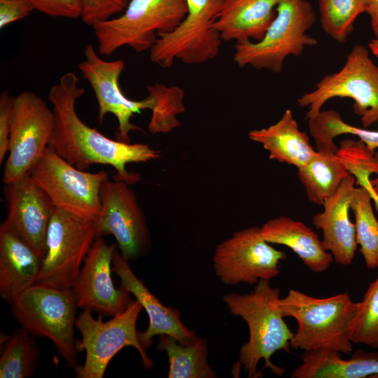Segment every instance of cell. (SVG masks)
<instances>
[{
    "mask_svg": "<svg viewBox=\"0 0 378 378\" xmlns=\"http://www.w3.org/2000/svg\"><path fill=\"white\" fill-rule=\"evenodd\" d=\"M85 92L73 72L63 74L48 94L52 105L54 127L49 146L69 164L80 170L92 164H108L114 168L113 178L130 186L141 180L139 173L130 172L126 165L146 162L161 156L160 150L146 144H130L113 140L86 125L78 116L76 101Z\"/></svg>",
    "mask_w": 378,
    "mask_h": 378,
    "instance_id": "obj_1",
    "label": "cell"
},
{
    "mask_svg": "<svg viewBox=\"0 0 378 378\" xmlns=\"http://www.w3.org/2000/svg\"><path fill=\"white\" fill-rule=\"evenodd\" d=\"M248 293H231L223 301L232 315L241 317L248 328V340L240 348L239 365L248 377L259 375L257 367L265 360L264 368L282 375L285 370L274 365L270 358L278 351H290L294 333L284 320L279 307L280 290L272 287L269 280H260Z\"/></svg>",
    "mask_w": 378,
    "mask_h": 378,
    "instance_id": "obj_2",
    "label": "cell"
},
{
    "mask_svg": "<svg viewBox=\"0 0 378 378\" xmlns=\"http://www.w3.org/2000/svg\"><path fill=\"white\" fill-rule=\"evenodd\" d=\"M358 307L359 302L352 301L346 292L316 298L292 288L279 302L284 317L295 318L298 325L291 348L345 354L352 351L349 329Z\"/></svg>",
    "mask_w": 378,
    "mask_h": 378,
    "instance_id": "obj_3",
    "label": "cell"
},
{
    "mask_svg": "<svg viewBox=\"0 0 378 378\" xmlns=\"http://www.w3.org/2000/svg\"><path fill=\"white\" fill-rule=\"evenodd\" d=\"M276 17L260 41L235 43L233 61L239 67L250 66L279 74L287 57H298L318 41L307 31L316 21L315 11L307 0H283Z\"/></svg>",
    "mask_w": 378,
    "mask_h": 378,
    "instance_id": "obj_4",
    "label": "cell"
},
{
    "mask_svg": "<svg viewBox=\"0 0 378 378\" xmlns=\"http://www.w3.org/2000/svg\"><path fill=\"white\" fill-rule=\"evenodd\" d=\"M188 12L186 0H130L125 12L92 27L100 55L128 46L150 50L161 34L175 29Z\"/></svg>",
    "mask_w": 378,
    "mask_h": 378,
    "instance_id": "obj_5",
    "label": "cell"
},
{
    "mask_svg": "<svg viewBox=\"0 0 378 378\" xmlns=\"http://www.w3.org/2000/svg\"><path fill=\"white\" fill-rule=\"evenodd\" d=\"M72 289L35 284L12 304L21 327L35 337L49 339L68 367L75 368L80 349L74 338L78 309Z\"/></svg>",
    "mask_w": 378,
    "mask_h": 378,
    "instance_id": "obj_6",
    "label": "cell"
},
{
    "mask_svg": "<svg viewBox=\"0 0 378 378\" xmlns=\"http://www.w3.org/2000/svg\"><path fill=\"white\" fill-rule=\"evenodd\" d=\"M335 97L354 99V112L360 117L364 128L378 121V65L365 46H354L338 71L323 76L312 91L304 93L297 102L307 109L306 118L309 120Z\"/></svg>",
    "mask_w": 378,
    "mask_h": 378,
    "instance_id": "obj_7",
    "label": "cell"
},
{
    "mask_svg": "<svg viewBox=\"0 0 378 378\" xmlns=\"http://www.w3.org/2000/svg\"><path fill=\"white\" fill-rule=\"evenodd\" d=\"M143 309L141 303L131 300L127 307L107 321L102 315L95 319L92 311L83 310L76 318V327L82 339L78 348L85 351L83 365L74 368L77 378H102L112 358L123 348L133 346L141 359L143 367L149 370L153 362L142 348L136 329V322Z\"/></svg>",
    "mask_w": 378,
    "mask_h": 378,
    "instance_id": "obj_8",
    "label": "cell"
},
{
    "mask_svg": "<svg viewBox=\"0 0 378 378\" xmlns=\"http://www.w3.org/2000/svg\"><path fill=\"white\" fill-rule=\"evenodd\" d=\"M96 238V221L54 206L35 284L71 289Z\"/></svg>",
    "mask_w": 378,
    "mask_h": 378,
    "instance_id": "obj_9",
    "label": "cell"
},
{
    "mask_svg": "<svg viewBox=\"0 0 378 378\" xmlns=\"http://www.w3.org/2000/svg\"><path fill=\"white\" fill-rule=\"evenodd\" d=\"M29 174L54 206L97 221L102 211V192L108 174L91 173L74 167L48 146Z\"/></svg>",
    "mask_w": 378,
    "mask_h": 378,
    "instance_id": "obj_10",
    "label": "cell"
},
{
    "mask_svg": "<svg viewBox=\"0 0 378 378\" xmlns=\"http://www.w3.org/2000/svg\"><path fill=\"white\" fill-rule=\"evenodd\" d=\"M222 0H186L188 12L172 31L158 36L150 50V59L162 68L176 59L200 64L218 56L222 38L214 22Z\"/></svg>",
    "mask_w": 378,
    "mask_h": 378,
    "instance_id": "obj_11",
    "label": "cell"
},
{
    "mask_svg": "<svg viewBox=\"0 0 378 378\" xmlns=\"http://www.w3.org/2000/svg\"><path fill=\"white\" fill-rule=\"evenodd\" d=\"M53 127L52 109L43 99L27 90L14 97L4 184L29 174L48 146Z\"/></svg>",
    "mask_w": 378,
    "mask_h": 378,
    "instance_id": "obj_12",
    "label": "cell"
},
{
    "mask_svg": "<svg viewBox=\"0 0 378 378\" xmlns=\"http://www.w3.org/2000/svg\"><path fill=\"white\" fill-rule=\"evenodd\" d=\"M286 258L284 251L262 237L260 227L251 226L218 244L212 260L219 280L225 285L236 286L270 281L280 273V263Z\"/></svg>",
    "mask_w": 378,
    "mask_h": 378,
    "instance_id": "obj_13",
    "label": "cell"
},
{
    "mask_svg": "<svg viewBox=\"0 0 378 378\" xmlns=\"http://www.w3.org/2000/svg\"><path fill=\"white\" fill-rule=\"evenodd\" d=\"M97 238L111 234L120 254L127 260L146 255L151 238L146 216L130 185L108 180L102 192V211L96 221Z\"/></svg>",
    "mask_w": 378,
    "mask_h": 378,
    "instance_id": "obj_14",
    "label": "cell"
},
{
    "mask_svg": "<svg viewBox=\"0 0 378 378\" xmlns=\"http://www.w3.org/2000/svg\"><path fill=\"white\" fill-rule=\"evenodd\" d=\"M84 59L78 67L83 78L91 86L98 104V121L102 123L108 113L113 114L117 119V140L130 143V132L141 129L131 122L130 119L141 110L153 107V100L147 97L135 101L127 98L119 86V78L125 69L122 59L107 61L102 59L94 46H85Z\"/></svg>",
    "mask_w": 378,
    "mask_h": 378,
    "instance_id": "obj_15",
    "label": "cell"
},
{
    "mask_svg": "<svg viewBox=\"0 0 378 378\" xmlns=\"http://www.w3.org/2000/svg\"><path fill=\"white\" fill-rule=\"evenodd\" d=\"M117 248V244H108L103 237L96 238L71 288L78 308L113 316L131 301L127 288L122 284L116 288L111 277Z\"/></svg>",
    "mask_w": 378,
    "mask_h": 378,
    "instance_id": "obj_16",
    "label": "cell"
},
{
    "mask_svg": "<svg viewBox=\"0 0 378 378\" xmlns=\"http://www.w3.org/2000/svg\"><path fill=\"white\" fill-rule=\"evenodd\" d=\"M3 192L8 208L5 221L44 258L53 203L29 174L4 184Z\"/></svg>",
    "mask_w": 378,
    "mask_h": 378,
    "instance_id": "obj_17",
    "label": "cell"
},
{
    "mask_svg": "<svg viewBox=\"0 0 378 378\" xmlns=\"http://www.w3.org/2000/svg\"><path fill=\"white\" fill-rule=\"evenodd\" d=\"M129 260L116 250L112 260V272L120 282L138 300L146 310L149 319L148 328L139 331V342L146 351L155 336L168 335L183 342H190L197 337L195 332L186 327L181 320L177 309L163 305L131 270Z\"/></svg>",
    "mask_w": 378,
    "mask_h": 378,
    "instance_id": "obj_18",
    "label": "cell"
},
{
    "mask_svg": "<svg viewBox=\"0 0 378 378\" xmlns=\"http://www.w3.org/2000/svg\"><path fill=\"white\" fill-rule=\"evenodd\" d=\"M355 184L356 178L349 174L337 192L325 200L323 210L312 218L314 227L322 231L324 248L342 265L351 264L358 246L355 223L349 218L350 201Z\"/></svg>",
    "mask_w": 378,
    "mask_h": 378,
    "instance_id": "obj_19",
    "label": "cell"
},
{
    "mask_svg": "<svg viewBox=\"0 0 378 378\" xmlns=\"http://www.w3.org/2000/svg\"><path fill=\"white\" fill-rule=\"evenodd\" d=\"M43 258L5 220L0 226V295L10 304L34 286Z\"/></svg>",
    "mask_w": 378,
    "mask_h": 378,
    "instance_id": "obj_20",
    "label": "cell"
},
{
    "mask_svg": "<svg viewBox=\"0 0 378 378\" xmlns=\"http://www.w3.org/2000/svg\"><path fill=\"white\" fill-rule=\"evenodd\" d=\"M283 0H222L214 22L223 41H260Z\"/></svg>",
    "mask_w": 378,
    "mask_h": 378,
    "instance_id": "obj_21",
    "label": "cell"
},
{
    "mask_svg": "<svg viewBox=\"0 0 378 378\" xmlns=\"http://www.w3.org/2000/svg\"><path fill=\"white\" fill-rule=\"evenodd\" d=\"M260 232L271 244L290 248L314 272H325L333 261L332 255L324 248L318 234L302 221L276 217L265 222Z\"/></svg>",
    "mask_w": 378,
    "mask_h": 378,
    "instance_id": "obj_22",
    "label": "cell"
},
{
    "mask_svg": "<svg viewBox=\"0 0 378 378\" xmlns=\"http://www.w3.org/2000/svg\"><path fill=\"white\" fill-rule=\"evenodd\" d=\"M249 139L260 144L269 158L295 166H305L316 154L307 133L299 128L290 109L274 124L248 133Z\"/></svg>",
    "mask_w": 378,
    "mask_h": 378,
    "instance_id": "obj_23",
    "label": "cell"
},
{
    "mask_svg": "<svg viewBox=\"0 0 378 378\" xmlns=\"http://www.w3.org/2000/svg\"><path fill=\"white\" fill-rule=\"evenodd\" d=\"M292 378H364L378 375V354L356 351L350 359L328 350L303 351Z\"/></svg>",
    "mask_w": 378,
    "mask_h": 378,
    "instance_id": "obj_24",
    "label": "cell"
},
{
    "mask_svg": "<svg viewBox=\"0 0 378 378\" xmlns=\"http://www.w3.org/2000/svg\"><path fill=\"white\" fill-rule=\"evenodd\" d=\"M297 169L308 200L321 206L351 174L337 152L317 151L305 166Z\"/></svg>",
    "mask_w": 378,
    "mask_h": 378,
    "instance_id": "obj_25",
    "label": "cell"
},
{
    "mask_svg": "<svg viewBox=\"0 0 378 378\" xmlns=\"http://www.w3.org/2000/svg\"><path fill=\"white\" fill-rule=\"evenodd\" d=\"M158 351L166 352L169 361V378H216V372L208 363L205 339L197 337L183 342L168 335H160Z\"/></svg>",
    "mask_w": 378,
    "mask_h": 378,
    "instance_id": "obj_26",
    "label": "cell"
},
{
    "mask_svg": "<svg viewBox=\"0 0 378 378\" xmlns=\"http://www.w3.org/2000/svg\"><path fill=\"white\" fill-rule=\"evenodd\" d=\"M5 342L0 357V377H31L41 354L35 337L21 327L15 329Z\"/></svg>",
    "mask_w": 378,
    "mask_h": 378,
    "instance_id": "obj_27",
    "label": "cell"
},
{
    "mask_svg": "<svg viewBox=\"0 0 378 378\" xmlns=\"http://www.w3.org/2000/svg\"><path fill=\"white\" fill-rule=\"evenodd\" d=\"M372 197L364 187H355L350 201V209L355 216L356 241L360 245L366 267H378V220L374 215Z\"/></svg>",
    "mask_w": 378,
    "mask_h": 378,
    "instance_id": "obj_28",
    "label": "cell"
},
{
    "mask_svg": "<svg viewBox=\"0 0 378 378\" xmlns=\"http://www.w3.org/2000/svg\"><path fill=\"white\" fill-rule=\"evenodd\" d=\"M308 127L313 136L316 150H337L334 139L342 134L358 136L369 149L378 148V131L360 128L346 123L340 113L330 109L321 111L315 118L309 119Z\"/></svg>",
    "mask_w": 378,
    "mask_h": 378,
    "instance_id": "obj_29",
    "label": "cell"
},
{
    "mask_svg": "<svg viewBox=\"0 0 378 378\" xmlns=\"http://www.w3.org/2000/svg\"><path fill=\"white\" fill-rule=\"evenodd\" d=\"M153 100L148 131L152 134H165L181 125L177 115L186 111L184 91L177 85L155 83L146 87Z\"/></svg>",
    "mask_w": 378,
    "mask_h": 378,
    "instance_id": "obj_30",
    "label": "cell"
},
{
    "mask_svg": "<svg viewBox=\"0 0 378 378\" xmlns=\"http://www.w3.org/2000/svg\"><path fill=\"white\" fill-rule=\"evenodd\" d=\"M369 0H318L323 30L338 43H343L354 31V22L366 13Z\"/></svg>",
    "mask_w": 378,
    "mask_h": 378,
    "instance_id": "obj_31",
    "label": "cell"
},
{
    "mask_svg": "<svg viewBox=\"0 0 378 378\" xmlns=\"http://www.w3.org/2000/svg\"><path fill=\"white\" fill-rule=\"evenodd\" d=\"M351 341L378 348V275L368 286L349 329Z\"/></svg>",
    "mask_w": 378,
    "mask_h": 378,
    "instance_id": "obj_32",
    "label": "cell"
},
{
    "mask_svg": "<svg viewBox=\"0 0 378 378\" xmlns=\"http://www.w3.org/2000/svg\"><path fill=\"white\" fill-rule=\"evenodd\" d=\"M337 154L344 162L349 173L356 178V183L367 188L370 192V176L377 172L374 151L369 149L360 139H347L340 142Z\"/></svg>",
    "mask_w": 378,
    "mask_h": 378,
    "instance_id": "obj_33",
    "label": "cell"
},
{
    "mask_svg": "<svg viewBox=\"0 0 378 378\" xmlns=\"http://www.w3.org/2000/svg\"><path fill=\"white\" fill-rule=\"evenodd\" d=\"M127 4V0H83L80 18L87 25L93 26L121 13Z\"/></svg>",
    "mask_w": 378,
    "mask_h": 378,
    "instance_id": "obj_34",
    "label": "cell"
},
{
    "mask_svg": "<svg viewBox=\"0 0 378 378\" xmlns=\"http://www.w3.org/2000/svg\"><path fill=\"white\" fill-rule=\"evenodd\" d=\"M39 12L52 16L69 19L80 18L83 0H29Z\"/></svg>",
    "mask_w": 378,
    "mask_h": 378,
    "instance_id": "obj_35",
    "label": "cell"
},
{
    "mask_svg": "<svg viewBox=\"0 0 378 378\" xmlns=\"http://www.w3.org/2000/svg\"><path fill=\"white\" fill-rule=\"evenodd\" d=\"M14 97L4 90L0 95V164L8 152L12 108Z\"/></svg>",
    "mask_w": 378,
    "mask_h": 378,
    "instance_id": "obj_36",
    "label": "cell"
},
{
    "mask_svg": "<svg viewBox=\"0 0 378 378\" xmlns=\"http://www.w3.org/2000/svg\"><path fill=\"white\" fill-rule=\"evenodd\" d=\"M34 10L29 0H0V29L26 18Z\"/></svg>",
    "mask_w": 378,
    "mask_h": 378,
    "instance_id": "obj_37",
    "label": "cell"
},
{
    "mask_svg": "<svg viewBox=\"0 0 378 378\" xmlns=\"http://www.w3.org/2000/svg\"><path fill=\"white\" fill-rule=\"evenodd\" d=\"M366 13L370 17V26L374 38H378V0H369Z\"/></svg>",
    "mask_w": 378,
    "mask_h": 378,
    "instance_id": "obj_38",
    "label": "cell"
},
{
    "mask_svg": "<svg viewBox=\"0 0 378 378\" xmlns=\"http://www.w3.org/2000/svg\"><path fill=\"white\" fill-rule=\"evenodd\" d=\"M374 161L377 165L376 178L370 179V192L372 200L375 202L376 208L378 210V150L374 151Z\"/></svg>",
    "mask_w": 378,
    "mask_h": 378,
    "instance_id": "obj_39",
    "label": "cell"
},
{
    "mask_svg": "<svg viewBox=\"0 0 378 378\" xmlns=\"http://www.w3.org/2000/svg\"><path fill=\"white\" fill-rule=\"evenodd\" d=\"M368 49L378 61V38H374L368 43Z\"/></svg>",
    "mask_w": 378,
    "mask_h": 378,
    "instance_id": "obj_40",
    "label": "cell"
},
{
    "mask_svg": "<svg viewBox=\"0 0 378 378\" xmlns=\"http://www.w3.org/2000/svg\"><path fill=\"white\" fill-rule=\"evenodd\" d=\"M127 1H130V0H127Z\"/></svg>",
    "mask_w": 378,
    "mask_h": 378,
    "instance_id": "obj_41",
    "label": "cell"
}]
</instances>
